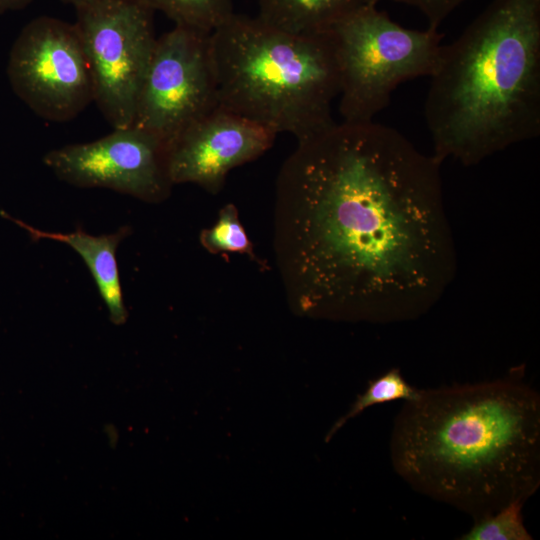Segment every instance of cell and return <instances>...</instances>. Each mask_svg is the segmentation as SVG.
I'll return each instance as SVG.
<instances>
[{"label":"cell","instance_id":"1","mask_svg":"<svg viewBox=\"0 0 540 540\" xmlns=\"http://www.w3.org/2000/svg\"><path fill=\"white\" fill-rule=\"evenodd\" d=\"M441 165L375 121L297 141L278 172L273 221L291 310L381 324L431 310L457 271Z\"/></svg>","mask_w":540,"mask_h":540},{"label":"cell","instance_id":"2","mask_svg":"<svg viewBox=\"0 0 540 540\" xmlns=\"http://www.w3.org/2000/svg\"><path fill=\"white\" fill-rule=\"evenodd\" d=\"M523 373L405 401L390 440L397 474L474 520L525 502L540 485V398Z\"/></svg>","mask_w":540,"mask_h":540},{"label":"cell","instance_id":"3","mask_svg":"<svg viewBox=\"0 0 540 540\" xmlns=\"http://www.w3.org/2000/svg\"><path fill=\"white\" fill-rule=\"evenodd\" d=\"M433 157L474 166L540 134V0H492L430 76Z\"/></svg>","mask_w":540,"mask_h":540},{"label":"cell","instance_id":"4","mask_svg":"<svg viewBox=\"0 0 540 540\" xmlns=\"http://www.w3.org/2000/svg\"><path fill=\"white\" fill-rule=\"evenodd\" d=\"M219 106L297 141L331 127L340 74L332 30L294 33L234 13L210 34Z\"/></svg>","mask_w":540,"mask_h":540},{"label":"cell","instance_id":"5","mask_svg":"<svg viewBox=\"0 0 540 540\" xmlns=\"http://www.w3.org/2000/svg\"><path fill=\"white\" fill-rule=\"evenodd\" d=\"M331 30L340 74L339 113L349 123L374 121L401 83L430 77L443 45L437 29L402 27L376 6Z\"/></svg>","mask_w":540,"mask_h":540},{"label":"cell","instance_id":"6","mask_svg":"<svg viewBox=\"0 0 540 540\" xmlns=\"http://www.w3.org/2000/svg\"><path fill=\"white\" fill-rule=\"evenodd\" d=\"M154 11L141 0H101L76 9L93 102L114 128L131 126L155 47Z\"/></svg>","mask_w":540,"mask_h":540},{"label":"cell","instance_id":"7","mask_svg":"<svg viewBox=\"0 0 540 540\" xmlns=\"http://www.w3.org/2000/svg\"><path fill=\"white\" fill-rule=\"evenodd\" d=\"M210 34L175 25L156 40L132 125L167 148L219 106Z\"/></svg>","mask_w":540,"mask_h":540},{"label":"cell","instance_id":"8","mask_svg":"<svg viewBox=\"0 0 540 540\" xmlns=\"http://www.w3.org/2000/svg\"><path fill=\"white\" fill-rule=\"evenodd\" d=\"M7 72L15 94L45 120L70 121L93 102L90 68L74 23L32 19L12 45Z\"/></svg>","mask_w":540,"mask_h":540},{"label":"cell","instance_id":"9","mask_svg":"<svg viewBox=\"0 0 540 540\" xmlns=\"http://www.w3.org/2000/svg\"><path fill=\"white\" fill-rule=\"evenodd\" d=\"M166 144L134 125L86 143L47 152L44 164L60 180L81 188H107L158 203L174 185L169 177Z\"/></svg>","mask_w":540,"mask_h":540},{"label":"cell","instance_id":"10","mask_svg":"<svg viewBox=\"0 0 540 540\" xmlns=\"http://www.w3.org/2000/svg\"><path fill=\"white\" fill-rule=\"evenodd\" d=\"M270 129L221 106L203 116L169 145L167 166L173 184L194 183L219 193L230 170L269 150Z\"/></svg>","mask_w":540,"mask_h":540},{"label":"cell","instance_id":"11","mask_svg":"<svg viewBox=\"0 0 540 540\" xmlns=\"http://www.w3.org/2000/svg\"><path fill=\"white\" fill-rule=\"evenodd\" d=\"M11 220L24 228L33 240L48 239L71 247L89 269L110 320L116 325L126 322L128 312L123 299L116 252L120 242L129 235V227L123 226L111 234L92 235L81 229L68 233L49 232L19 220Z\"/></svg>","mask_w":540,"mask_h":540},{"label":"cell","instance_id":"12","mask_svg":"<svg viewBox=\"0 0 540 540\" xmlns=\"http://www.w3.org/2000/svg\"><path fill=\"white\" fill-rule=\"evenodd\" d=\"M380 0H258L257 16L294 33L330 30L339 22Z\"/></svg>","mask_w":540,"mask_h":540},{"label":"cell","instance_id":"13","mask_svg":"<svg viewBox=\"0 0 540 540\" xmlns=\"http://www.w3.org/2000/svg\"><path fill=\"white\" fill-rule=\"evenodd\" d=\"M176 26L212 33L235 12L231 0H141Z\"/></svg>","mask_w":540,"mask_h":540},{"label":"cell","instance_id":"14","mask_svg":"<svg viewBox=\"0 0 540 540\" xmlns=\"http://www.w3.org/2000/svg\"><path fill=\"white\" fill-rule=\"evenodd\" d=\"M419 389L412 387L402 376L399 368H392L371 380L362 394H359L348 412L341 416L330 428L325 442L341 429L347 421L361 414L365 409L378 404L403 399L413 400L419 395Z\"/></svg>","mask_w":540,"mask_h":540},{"label":"cell","instance_id":"15","mask_svg":"<svg viewBox=\"0 0 540 540\" xmlns=\"http://www.w3.org/2000/svg\"><path fill=\"white\" fill-rule=\"evenodd\" d=\"M201 245L210 253L233 252L248 255L257 261L250 242L240 220L236 206L224 205L218 214L216 223L200 233Z\"/></svg>","mask_w":540,"mask_h":540},{"label":"cell","instance_id":"16","mask_svg":"<svg viewBox=\"0 0 540 540\" xmlns=\"http://www.w3.org/2000/svg\"><path fill=\"white\" fill-rule=\"evenodd\" d=\"M525 502L515 500L498 511L474 520L471 529L461 540H531L523 524L522 507Z\"/></svg>","mask_w":540,"mask_h":540},{"label":"cell","instance_id":"17","mask_svg":"<svg viewBox=\"0 0 540 540\" xmlns=\"http://www.w3.org/2000/svg\"><path fill=\"white\" fill-rule=\"evenodd\" d=\"M417 8L427 19L428 27L438 29L441 23L468 0H391Z\"/></svg>","mask_w":540,"mask_h":540},{"label":"cell","instance_id":"18","mask_svg":"<svg viewBox=\"0 0 540 540\" xmlns=\"http://www.w3.org/2000/svg\"><path fill=\"white\" fill-rule=\"evenodd\" d=\"M33 0H0V14L26 8Z\"/></svg>","mask_w":540,"mask_h":540},{"label":"cell","instance_id":"19","mask_svg":"<svg viewBox=\"0 0 540 540\" xmlns=\"http://www.w3.org/2000/svg\"><path fill=\"white\" fill-rule=\"evenodd\" d=\"M63 3L71 5L76 9L94 4L101 0H61Z\"/></svg>","mask_w":540,"mask_h":540}]
</instances>
